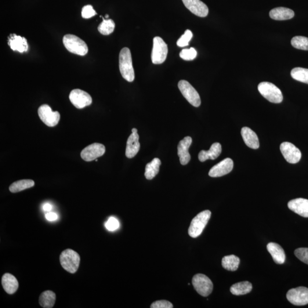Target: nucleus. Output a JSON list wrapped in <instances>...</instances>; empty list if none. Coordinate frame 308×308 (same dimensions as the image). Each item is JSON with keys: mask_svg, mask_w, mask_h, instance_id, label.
<instances>
[{"mask_svg": "<svg viewBox=\"0 0 308 308\" xmlns=\"http://www.w3.org/2000/svg\"><path fill=\"white\" fill-rule=\"evenodd\" d=\"M95 161H96V162H97L98 161V159H96Z\"/></svg>", "mask_w": 308, "mask_h": 308, "instance_id": "nucleus-43", "label": "nucleus"}, {"mask_svg": "<svg viewBox=\"0 0 308 308\" xmlns=\"http://www.w3.org/2000/svg\"><path fill=\"white\" fill-rule=\"evenodd\" d=\"M288 208L297 214L304 217H308V200L306 199L298 198L289 201Z\"/></svg>", "mask_w": 308, "mask_h": 308, "instance_id": "nucleus-17", "label": "nucleus"}, {"mask_svg": "<svg viewBox=\"0 0 308 308\" xmlns=\"http://www.w3.org/2000/svg\"><path fill=\"white\" fill-rule=\"evenodd\" d=\"M106 18H108V15H106Z\"/></svg>", "mask_w": 308, "mask_h": 308, "instance_id": "nucleus-42", "label": "nucleus"}, {"mask_svg": "<svg viewBox=\"0 0 308 308\" xmlns=\"http://www.w3.org/2000/svg\"><path fill=\"white\" fill-rule=\"evenodd\" d=\"M240 262V259L238 257L231 255L224 256L222 259V264L224 269L230 271H235L238 269Z\"/></svg>", "mask_w": 308, "mask_h": 308, "instance_id": "nucleus-29", "label": "nucleus"}, {"mask_svg": "<svg viewBox=\"0 0 308 308\" xmlns=\"http://www.w3.org/2000/svg\"><path fill=\"white\" fill-rule=\"evenodd\" d=\"M211 216V211L209 210H205L194 217L188 229V234L191 238H196L200 236L207 224Z\"/></svg>", "mask_w": 308, "mask_h": 308, "instance_id": "nucleus-4", "label": "nucleus"}, {"mask_svg": "<svg viewBox=\"0 0 308 308\" xmlns=\"http://www.w3.org/2000/svg\"><path fill=\"white\" fill-rule=\"evenodd\" d=\"M185 6L195 15L205 17L208 15L209 9L201 0H182Z\"/></svg>", "mask_w": 308, "mask_h": 308, "instance_id": "nucleus-15", "label": "nucleus"}, {"mask_svg": "<svg viewBox=\"0 0 308 308\" xmlns=\"http://www.w3.org/2000/svg\"><path fill=\"white\" fill-rule=\"evenodd\" d=\"M194 289L199 295L207 297L212 293L213 285L212 282L205 275L199 274L195 275L192 280Z\"/></svg>", "mask_w": 308, "mask_h": 308, "instance_id": "nucleus-7", "label": "nucleus"}, {"mask_svg": "<svg viewBox=\"0 0 308 308\" xmlns=\"http://www.w3.org/2000/svg\"><path fill=\"white\" fill-rule=\"evenodd\" d=\"M241 134L244 142L249 148L257 149L260 146L259 140L257 134L247 127L242 128Z\"/></svg>", "mask_w": 308, "mask_h": 308, "instance_id": "nucleus-19", "label": "nucleus"}, {"mask_svg": "<svg viewBox=\"0 0 308 308\" xmlns=\"http://www.w3.org/2000/svg\"><path fill=\"white\" fill-rule=\"evenodd\" d=\"M9 45L13 51L24 53L28 51V45L26 38L15 34L11 35Z\"/></svg>", "mask_w": 308, "mask_h": 308, "instance_id": "nucleus-23", "label": "nucleus"}, {"mask_svg": "<svg viewBox=\"0 0 308 308\" xmlns=\"http://www.w3.org/2000/svg\"><path fill=\"white\" fill-rule=\"evenodd\" d=\"M258 90L266 99L272 103H280L283 100L281 90L271 82L260 83L258 85Z\"/></svg>", "mask_w": 308, "mask_h": 308, "instance_id": "nucleus-5", "label": "nucleus"}, {"mask_svg": "<svg viewBox=\"0 0 308 308\" xmlns=\"http://www.w3.org/2000/svg\"><path fill=\"white\" fill-rule=\"evenodd\" d=\"M69 99L71 103L79 109L90 106L92 103V98L90 94L81 89L72 90Z\"/></svg>", "mask_w": 308, "mask_h": 308, "instance_id": "nucleus-11", "label": "nucleus"}, {"mask_svg": "<svg viewBox=\"0 0 308 308\" xmlns=\"http://www.w3.org/2000/svg\"><path fill=\"white\" fill-rule=\"evenodd\" d=\"M34 181L31 179L20 180L11 184L9 187V190L11 193H17L32 188L34 186Z\"/></svg>", "mask_w": 308, "mask_h": 308, "instance_id": "nucleus-28", "label": "nucleus"}, {"mask_svg": "<svg viewBox=\"0 0 308 308\" xmlns=\"http://www.w3.org/2000/svg\"><path fill=\"white\" fill-rule=\"evenodd\" d=\"M161 165V161L159 158H154L148 163L145 168L144 175L146 178L148 180L153 179L158 174Z\"/></svg>", "mask_w": 308, "mask_h": 308, "instance_id": "nucleus-26", "label": "nucleus"}, {"mask_svg": "<svg viewBox=\"0 0 308 308\" xmlns=\"http://www.w3.org/2000/svg\"><path fill=\"white\" fill-rule=\"evenodd\" d=\"M252 285L248 281H242L234 284L230 288L232 294L237 296L244 295L251 292Z\"/></svg>", "mask_w": 308, "mask_h": 308, "instance_id": "nucleus-25", "label": "nucleus"}, {"mask_svg": "<svg viewBox=\"0 0 308 308\" xmlns=\"http://www.w3.org/2000/svg\"><path fill=\"white\" fill-rule=\"evenodd\" d=\"M280 151L286 161L289 164H295L302 158V153L294 144L284 142L280 145Z\"/></svg>", "mask_w": 308, "mask_h": 308, "instance_id": "nucleus-13", "label": "nucleus"}, {"mask_svg": "<svg viewBox=\"0 0 308 308\" xmlns=\"http://www.w3.org/2000/svg\"><path fill=\"white\" fill-rule=\"evenodd\" d=\"M178 88L188 103L194 107L200 106L201 97L197 90L189 82L185 80H181L178 83Z\"/></svg>", "mask_w": 308, "mask_h": 308, "instance_id": "nucleus-8", "label": "nucleus"}, {"mask_svg": "<svg viewBox=\"0 0 308 308\" xmlns=\"http://www.w3.org/2000/svg\"><path fill=\"white\" fill-rule=\"evenodd\" d=\"M106 151L103 144L94 143L89 145L83 149L81 153V157L83 160L91 162L96 160L98 158L102 157Z\"/></svg>", "mask_w": 308, "mask_h": 308, "instance_id": "nucleus-12", "label": "nucleus"}, {"mask_svg": "<svg viewBox=\"0 0 308 308\" xmlns=\"http://www.w3.org/2000/svg\"><path fill=\"white\" fill-rule=\"evenodd\" d=\"M222 151V145L219 143H213L208 151L202 150L199 153V160L202 162H205L208 159L215 160L219 157Z\"/></svg>", "mask_w": 308, "mask_h": 308, "instance_id": "nucleus-20", "label": "nucleus"}, {"mask_svg": "<svg viewBox=\"0 0 308 308\" xmlns=\"http://www.w3.org/2000/svg\"><path fill=\"white\" fill-rule=\"evenodd\" d=\"M168 54V46L163 39L155 37L153 39V48L152 50L151 60L155 65L161 64L166 60Z\"/></svg>", "mask_w": 308, "mask_h": 308, "instance_id": "nucleus-6", "label": "nucleus"}, {"mask_svg": "<svg viewBox=\"0 0 308 308\" xmlns=\"http://www.w3.org/2000/svg\"><path fill=\"white\" fill-rule=\"evenodd\" d=\"M119 70L123 78L132 82L135 78L131 52L128 48H123L119 53Z\"/></svg>", "mask_w": 308, "mask_h": 308, "instance_id": "nucleus-1", "label": "nucleus"}, {"mask_svg": "<svg viewBox=\"0 0 308 308\" xmlns=\"http://www.w3.org/2000/svg\"><path fill=\"white\" fill-rule=\"evenodd\" d=\"M151 308H172V304L167 300L157 301L151 304Z\"/></svg>", "mask_w": 308, "mask_h": 308, "instance_id": "nucleus-38", "label": "nucleus"}, {"mask_svg": "<svg viewBox=\"0 0 308 308\" xmlns=\"http://www.w3.org/2000/svg\"><path fill=\"white\" fill-rule=\"evenodd\" d=\"M80 256L70 249L65 250L60 257L61 265L65 271L73 274L78 270L80 264Z\"/></svg>", "mask_w": 308, "mask_h": 308, "instance_id": "nucleus-2", "label": "nucleus"}, {"mask_svg": "<svg viewBox=\"0 0 308 308\" xmlns=\"http://www.w3.org/2000/svg\"><path fill=\"white\" fill-rule=\"evenodd\" d=\"M63 43L68 52L84 56L88 53V46L82 39L73 34H67L64 36Z\"/></svg>", "mask_w": 308, "mask_h": 308, "instance_id": "nucleus-3", "label": "nucleus"}, {"mask_svg": "<svg viewBox=\"0 0 308 308\" xmlns=\"http://www.w3.org/2000/svg\"><path fill=\"white\" fill-rule=\"evenodd\" d=\"M287 298L289 302L296 306H303L308 304V288L304 287L290 289L287 292Z\"/></svg>", "mask_w": 308, "mask_h": 308, "instance_id": "nucleus-10", "label": "nucleus"}, {"mask_svg": "<svg viewBox=\"0 0 308 308\" xmlns=\"http://www.w3.org/2000/svg\"><path fill=\"white\" fill-rule=\"evenodd\" d=\"M81 14L83 19H88L96 15L97 13L92 5H88L83 6Z\"/></svg>", "mask_w": 308, "mask_h": 308, "instance_id": "nucleus-36", "label": "nucleus"}, {"mask_svg": "<svg viewBox=\"0 0 308 308\" xmlns=\"http://www.w3.org/2000/svg\"><path fill=\"white\" fill-rule=\"evenodd\" d=\"M106 227L108 231H114L117 230L119 227V223L115 217H111L108 219L106 223Z\"/></svg>", "mask_w": 308, "mask_h": 308, "instance_id": "nucleus-37", "label": "nucleus"}, {"mask_svg": "<svg viewBox=\"0 0 308 308\" xmlns=\"http://www.w3.org/2000/svg\"><path fill=\"white\" fill-rule=\"evenodd\" d=\"M267 248L275 263L277 264L284 263L286 259L285 253L280 245L275 242H270L268 244Z\"/></svg>", "mask_w": 308, "mask_h": 308, "instance_id": "nucleus-21", "label": "nucleus"}, {"mask_svg": "<svg viewBox=\"0 0 308 308\" xmlns=\"http://www.w3.org/2000/svg\"><path fill=\"white\" fill-rule=\"evenodd\" d=\"M193 33L190 30H187L184 34L177 41V45L179 47H185L189 45V42L193 38Z\"/></svg>", "mask_w": 308, "mask_h": 308, "instance_id": "nucleus-34", "label": "nucleus"}, {"mask_svg": "<svg viewBox=\"0 0 308 308\" xmlns=\"http://www.w3.org/2000/svg\"><path fill=\"white\" fill-rule=\"evenodd\" d=\"M234 168V162L230 158H226L209 170L208 175L212 177H221L231 172Z\"/></svg>", "mask_w": 308, "mask_h": 308, "instance_id": "nucleus-14", "label": "nucleus"}, {"mask_svg": "<svg viewBox=\"0 0 308 308\" xmlns=\"http://www.w3.org/2000/svg\"><path fill=\"white\" fill-rule=\"evenodd\" d=\"M197 56V52L194 48L184 49L180 53L181 59L185 61H193Z\"/></svg>", "mask_w": 308, "mask_h": 308, "instance_id": "nucleus-33", "label": "nucleus"}, {"mask_svg": "<svg viewBox=\"0 0 308 308\" xmlns=\"http://www.w3.org/2000/svg\"><path fill=\"white\" fill-rule=\"evenodd\" d=\"M56 295L55 293L46 291L43 292L39 298V303L43 308H52L55 304Z\"/></svg>", "mask_w": 308, "mask_h": 308, "instance_id": "nucleus-27", "label": "nucleus"}, {"mask_svg": "<svg viewBox=\"0 0 308 308\" xmlns=\"http://www.w3.org/2000/svg\"><path fill=\"white\" fill-rule=\"evenodd\" d=\"M295 16V13L291 9L284 8V7H278L271 10L270 16L271 19L274 20H287L292 19Z\"/></svg>", "mask_w": 308, "mask_h": 308, "instance_id": "nucleus-24", "label": "nucleus"}, {"mask_svg": "<svg viewBox=\"0 0 308 308\" xmlns=\"http://www.w3.org/2000/svg\"><path fill=\"white\" fill-rule=\"evenodd\" d=\"M132 133H137V130L136 128H134L132 129Z\"/></svg>", "mask_w": 308, "mask_h": 308, "instance_id": "nucleus-41", "label": "nucleus"}, {"mask_svg": "<svg viewBox=\"0 0 308 308\" xmlns=\"http://www.w3.org/2000/svg\"><path fill=\"white\" fill-rule=\"evenodd\" d=\"M46 218L49 221H54L57 219L58 216L56 213L49 212L46 215Z\"/></svg>", "mask_w": 308, "mask_h": 308, "instance_id": "nucleus-39", "label": "nucleus"}, {"mask_svg": "<svg viewBox=\"0 0 308 308\" xmlns=\"http://www.w3.org/2000/svg\"><path fill=\"white\" fill-rule=\"evenodd\" d=\"M295 256L302 262L308 265V248H300L295 250Z\"/></svg>", "mask_w": 308, "mask_h": 308, "instance_id": "nucleus-35", "label": "nucleus"}, {"mask_svg": "<svg viewBox=\"0 0 308 308\" xmlns=\"http://www.w3.org/2000/svg\"><path fill=\"white\" fill-rule=\"evenodd\" d=\"M43 209L45 211L50 212L52 209V206L50 204H45L43 205Z\"/></svg>", "mask_w": 308, "mask_h": 308, "instance_id": "nucleus-40", "label": "nucleus"}, {"mask_svg": "<svg viewBox=\"0 0 308 308\" xmlns=\"http://www.w3.org/2000/svg\"><path fill=\"white\" fill-rule=\"evenodd\" d=\"M139 139V136L137 133H132L129 136L126 144V156L127 158H133L138 153L140 147Z\"/></svg>", "mask_w": 308, "mask_h": 308, "instance_id": "nucleus-18", "label": "nucleus"}, {"mask_svg": "<svg viewBox=\"0 0 308 308\" xmlns=\"http://www.w3.org/2000/svg\"><path fill=\"white\" fill-rule=\"evenodd\" d=\"M193 142L190 137H185L180 141L177 146V155H178L181 165H186L191 160V156L188 149Z\"/></svg>", "mask_w": 308, "mask_h": 308, "instance_id": "nucleus-16", "label": "nucleus"}, {"mask_svg": "<svg viewBox=\"0 0 308 308\" xmlns=\"http://www.w3.org/2000/svg\"><path fill=\"white\" fill-rule=\"evenodd\" d=\"M291 44L295 48L308 50V38L303 36H296L292 39Z\"/></svg>", "mask_w": 308, "mask_h": 308, "instance_id": "nucleus-32", "label": "nucleus"}, {"mask_svg": "<svg viewBox=\"0 0 308 308\" xmlns=\"http://www.w3.org/2000/svg\"><path fill=\"white\" fill-rule=\"evenodd\" d=\"M291 74L295 80L308 84V69L303 68H293Z\"/></svg>", "mask_w": 308, "mask_h": 308, "instance_id": "nucleus-30", "label": "nucleus"}, {"mask_svg": "<svg viewBox=\"0 0 308 308\" xmlns=\"http://www.w3.org/2000/svg\"><path fill=\"white\" fill-rule=\"evenodd\" d=\"M38 114L41 120L49 127L58 125L60 119L59 112L53 111L48 104H42L38 108Z\"/></svg>", "mask_w": 308, "mask_h": 308, "instance_id": "nucleus-9", "label": "nucleus"}, {"mask_svg": "<svg viewBox=\"0 0 308 308\" xmlns=\"http://www.w3.org/2000/svg\"><path fill=\"white\" fill-rule=\"evenodd\" d=\"M1 283L5 292L9 295L16 292L19 288V282L12 274H5L2 277Z\"/></svg>", "mask_w": 308, "mask_h": 308, "instance_id": "nucleus-22", "label": "nucleus"}, {"mask_svg": "<svg viewBox=\"0 0 308 308\" xmlns=\"http://www.w3.org/2000/svg\"><path fill=\"white\" fill-rule=\"evenodd\" d=\"M115 25L113 20L111 19L104 20L103 18V21L101 23L98 30L101 34L103 35H109L114 31Z\"/></svg>", "mask_w": 308, "mask_h": 308, "instance_id": "nucleus-31", "label": "nucleus"}]
</instances>
